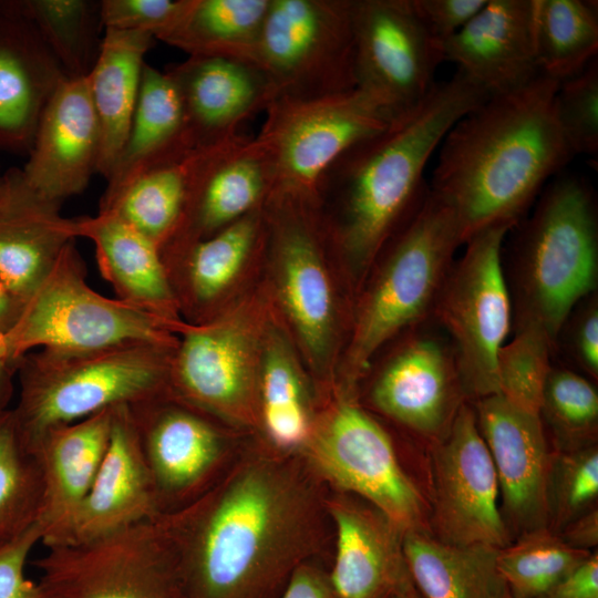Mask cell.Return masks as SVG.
I'll return each mask as SVG.
<instances>
[{"label":"cell","instance_id":"obj_1","mask_svg":"<svg viewBox=\"0 0 598 598\" xmlns=\"http://www.w3.org/2000/svg\"><path fill=\"white\" fill-rule=\"evenodd\" d=\"M320 513L299 465L264 455L155 519L175 554L184 598H275L317 550Z\"/></svg>","mask_w":598,"mask_h":598},{"label":"cell","instance_id":"obj_2","mask_svg":"<svg viewBox=\"0 0 598 598\" xmlns=\"http://www.w3.org/2000/svg\"><path fill=\"white\" fill-rule=\"evenodd\" d=\"M558 86L539 74L488 97L444 136L429 188L453 212L463 245L488 227L516 226L575 156L555 112Z\"/></svg>","mask_w":598,"mask_h":598},{"label":"cell","instance_id":"obj_3","mask_svg":"<svg viewBox=\"0 0 598 598\" xmlns=\"http://www.w3.org/2000/svg\"><path fill=\"white\" fill-rule=\"evenodd\" d=\"M488 97L456 71L326 173L319 187L328 185L339 195L330 236L355 282L363 281L386 243L425 199V168L446 133Z\"/></svg>","mask_w":598,"mask_h":598},{"label":"cell","instance_id":"obj_4","mask_svg":"<svg viewBox=\"0 0 598 598\" xmlns=\"http://www.w3.org/2000/svg\"><path fill=\"white\" fill-rule=\"evenodd\" d=\"M511 244L506 276L513 326L534 323L554 341L570 311L598 286V212L590 186L555 176Z\"/></svg>","mask_w":598,"mask_h":598},{"label":"cell","instance_id":"obj_5","mask_svg":"<svg viewBox=\"0 0 598 598\" xmlns=\"http://www.w3.org/2000/svg\"><path fill=\"white\" fill-rule=\"evenodd\" d=\"M460 246L463 240L453 212L429 188L363 279L368 281L353 309L341 364L349 392L386 344L433 317Z\"/></svg>","mask_w":598,"mask_h":598},{"label":"cell","instance_id":"obj_6","mask_svg":"<svg viewBox=\"0 0 598 598\" xmlns=\"http://www.w3.org/2000/svg\"><path fill=\"white\" fill-rule=\"evenodd\" d=\"M174 349L127 342L83 351L27 353L17 362L18 399L11 408L24 444L29 448L49 429L171 393Z\"/></svg>","mask_w":598,"mask_h":598},{"label":"cell","instance_id":"obj_7","mask_svg":"<svg viewBox=\"0 0 598 598\" xmlns=\"http://www.w3.org/2000/svg\"><path fill=\"white\" fill-rule=\"evenodd\" d=\"M186 322H171L95 291L70 241L20 313L0 336V357L17 367L35 350L83 351L127 342L176 347Z\"/></svg>","mask_w":598,"mask_h":598},{"label":"cell","instance_id":"obj_8","mask_svg":"<svg viewBox=\"0 0 598 598\" xmlns=\"http://www.w3.org/2000/svg\"><path fill=\"white\" fill-rule=\"evenodd\" d=\"M234 59L265 76L271 101L351 90L353 0H270L258 35Z\"/></svg>","mask_w":598,"mask_h":598},{"label":"cell","instance_id":"obj_9","mask_svg":"<svg viewBox=\"0 0 598 598\" xmlns=\"http://www.w3.org/2000/svg\"><path fill=\"white\" fill-rule=\"evenodd\" d=\"M265 113L255 137L272 166L271 193L311 200L317 199L326 173L347 151L398 116L358 86L311 97H278Z\"/></svg>","mask_w":598,"mask_h":598},{"label":"cell","instance_id":"obj_10","mask_svg":"<svg viewBox=\"0 0 598 598\" xmlns=\"http://www.w3.org/2000/svg\"><path fill=\"white\" fill-rule=\"evenodd\" d=\"M501 224L471 236L439 295L433 319L450 338L470 402L498 394L496 360L513 326Z\"/></svg>","mask_w":598,"mask_h":598},{"label":"cell","instance_id":"obj_11","mask_svg":"<svg viewBox=\"0 0 598 598\" xmlns=\"http://www.w3.org/2000/svg\"><path fill=\"white\" fill-rule=\"evenodd\" d=\"M266 328L247 306L220 310L199 324L187 322L171 361V394L210 416L260 424Z\"/></svg>","mask_w":598,"mask_h":598},{"label":"cell","instance_id":"obj_12","mask_svg":"<svg viewBox=\"0 0 598 598\" xmlns=\"http://www.w3.org/2000/svg\"><path fill=\"white\" fill-rule=\"evenodd\" d=\"M302 448L317 474L363 498L403 533L429 532L424 499L401 466L390 435L352 398L336 402L312 425Z\"/></svg>","mask_w":598,"mask_h":598},{"label":"cell","instance_id":"obj_13","mask_svg":"<svg viewBox=\"0 0 598 598\" xmlns=\"http://www.w3.org/2000/svg\"><path fill=\"white\" fill-rule=\"evenodd\" d=\"M33 561L47 598H184L175 554L156 519Z\"/></svg>","mask_w":598,"mask_h":598},{"label":"cell","instance_id":"obj_14","mask_svg":"<svg viewBox=\"0 0 598 598\" xmlns=\"http://www.w3.org/2000/svg\"><path fill=\"white\" fill-rule=\"evenodd\" d=\"M313 205L300 196L271 193L265 217L281 308L308 360L321 371L334 357L340 309L312 219Z\"/></svg>","mask_w":598,"mask_h":598},{"label":"cell","instance_id":"obj_15","mask_svg":"<svg viewBox=\"0 0 598 598\" xmlns=\"http://www.w3.org/2000/svg\"><path fill=\"white\" fill-rule=\"evenodd\" d=\"M391 342L372 375L368 400L378 412L434 443L468 401L455 349L433 317Z\"/></svg>","mask_w":598,"mask_h":598},{"label":"cell","instance_id":"obj_16","mask_svg":"<svg viewBox=\"0 0 598 598\" xmlns=\"http://www.w3.org/2000/svg\"><path fill=\"white\" fill-rule=\"evenodd\" d=\"M433 537L452 545L511 544L498 505L499 486L472 402L458 410L432 448Z\"/></svg>","mask_w":598,"mask_h":598},{"label":"cell","instance_id":"obj_17","mask_svg":"<svg viewBox=\"0 0 598 598\" xmlns=\"http://www.w3.org/2000/svg\"><path fill=\"white\" fill-rule=\"evenodd\" d=\"M353 30L358 87L396 115L425 97L445 61L411 0H353Z\"/></svg>","mask_w":598,"mask_h":598},{"label":"cell","instance_id":"obj_18","mask_svg":"<svg viewBox=\"0 0 598 598\" xmlns=\"http://www.w3.org/2000/svg\"><path fill=\"white\" fill-rule=\"evenodd\" d=\"M130 409L155 485L159 515L188 505L218 480L215 474L225 441L209 414L171 393Z\"/></svg>","mask_w":598,"mask_h":598},{"label":"cell","instance_id":"obj_19","mask_svg":"<svg viewBox=\"0 0 598 598\" xmlns=\"http://www.w3.org/2000/svg\"><path fill=\"white\" fill-rule=\"evenodd\" d=\"M477 426L496 471L502 514L519 534L549 527V452L539 414L525 411L501 394L472 402Z\"/></svg>","mask_w":598,"mask_h":598},{"label":"cell","instance_id":"obj_20","mask_svg":"<svg viewBox=\"0 0 598 598\" xmlns=\"http://www.w3.org/2000/svg\"><path fill=\"white\" fill-rule=\"evenodd\" d=\"M16 172L22 188L37 200L61 207L81 193L97 173L100 127L87 76L66 79L47 105L29 151Z\"/></svg>","mask_w":598,"mask_h":598},{"label":"cell","instance_id":"obj_21","mask_svg":"<svg viewBox=\"0 0 598 598\" xmlns=\"http://www.w3.org/2000/svg\"><path fill=\"white\" fill-rule=\"evenodd\" d=\"M272 189V166L255 136L238 132L205 146L181 224L163 249L216 234L264 206Z\"/></svg>","mask_w":598,"mask_h":598},{"label":"cell","instance_id":"obj_22","mask_svg":"<svg viewBox=\"0 0 598 598\" xmlns=\"http://www.w3.org/2000/svg\"><path fill=\"white\" fill-rule=\"evenodd\" d=\"M537 0H487L457 32L442 42L444 61L489 97L516 91L536 79Z\"/></svg>","mask_w":598,"mask_h":598},{"label":"cell","instance_id":"obj_23","mask_svg":"<svg viewBox=\"0 0 598 598\" xmlns=\"http://www.w3.org/2000/svg\"><path fill=\"white\" fill-rule=\"evenodd\" d=\"M159 515L155 485L130 406L112 410L103 460L64 544H81Z\"/></svg>","mask_w":598,"mask_h":598},{"label":"cell","instance_id":"obj_24","mask_svg":"<svg viewBox=\"0 0 598 598\" xmlns=\"http://www.w3.org/2000/svg\"><path fill=\"white\" fill-rule=\"evenodd\" d=\"M113 409L49 429L29 446L40 471L37 524L47 548L68 538L105 454Z\"/></svg>","mask_w":598,"mask_h":598},{"label":"cell","instance_id":"obj_25","mask_svg":"<svg viewBox=\"0 0 598 598\" xmlns=\"http://www.w3.org/2000/svg\"><path fill=\"white\" fill-rule=\"evenodd\" d=\"M166 72L182 97L195 148L238 133L239 125L272 99L265 76L230 56L192 55Z\"/></svg>","mask_w":598,"mask_h":598},{"label":"cell","instance_id":"obj_26","mask_svg":"<svg viewBox=\"0 0 598 598\" xmlns=\"http://www.w3.org/2000/svg\"><path fill=\"white\" fill-rule=\"evenodd\" d=\"M337 530L330 581L340 598H381L412 582L404 533L370 504L337 496L327 504Z\"/></svg>","mask_w":598,"mask_h":598},{"label":"cell","instance_id":"obj_27","mask_svg":"<svg viewBox=\"0 0 598 598\" xmlns=\"http://www.w3.org/2000/svg\"><path fill=\"white\" fill-rule=\"evenodd\" d=\"M66 79L35 29L0 10V150L30 151L47 105Z\"/></svg>","mask_w":598,"mask_h":598},{"label":"cell","instance_id":"obj_28","mask_svg":"<svg viewBox=\"0 0 598 598\" xmlns=\"http://www.w3.org/2000/svg\"><path fill=\"white\" fill-rule=\"evenodd\" d=\"M75 238L92 241L97 266L115 298L171 322H183L159 248L117 216L73 218Z\"/></svg>","mask_w":598,"mask_h":598},{"label":"cell","instance_id":"obj_29","mask_svg":"<svg viewBox=\"0 0 598 598\" xmlns=\"http://www.w3.org/2000/svg\"><path fill=\"white\" fill-rule=\"evenodd\" d=\"M266 228L265 205L216 234L161 251L179 311L199 324L219 312Z\"/></svg>","mask_w":598,"mask_h":598},{"label":"cell","instance_id":"obj_30","mask_svg":"<svg viewBox=\"0 0 598 598\" xmlns=\"http://www.w3.org/2000/svg\"><path fill=\"white\" fill-rule=\"evenodd\" d=\"M74 239L73 218L28 194L16 172L6 176L0 203V280L21 305Z\"/></svg>","mask_w":598,"mask_h":598},{"label":"cell","instance_id":"obj_31","mask_svg":"<svg viewBox=\"0 0 598 598\" xmlns=\"http://www.w3.org/2000/svg\"><path fill=\"white\" fill-rule=\"evenodd\" d=\"M154 37L104 29L97 58L87 76L100 127L97 173L111 175L126 140L137 103L144 56Z\"/></svg>","mask_w":598,"mask_h":598},{"label":"cell","instance_id":"obj_32","mask_svg":"<svg viewBox=\"0 0 598 598\" xmlns=\"http://www.w3.org/2000/svg\"><path fill=\"white\" fill-rule=\"evenodd\" d=\"M193 150L174 80L166 71L145 63L128 133L103 195L116 192L142 172Z\"/></svg>","mask_w":598,"mask_h":598},{"label":"cell","instance_id":"obj_33","mask_svg":"<svg viewBox=\"0 0 598 598\" xmlns=\"http://www.w3.org/2000/svg\"><path fill=\"white\" fill-rule=\"evenodd\" d=\"M402 547L423 598H501L507 591L496 566L499 548L452 545L424 530L404 533Z\"/></svg>","mask_w":598,"mask_h":598},{"label":"cell","instance_id":"obj_34","mask_svg":"<svg viewBox=\"0 0 598 598\" xmlns=\"http://www.w3.org/2000/svg\"><path fill=\"white\" fill-rule=\"evenodd\" d=\"M204 148L142 172L103 195L99 212L117 216L162 250L181 224Z\"/></svg>","mask_w":598,"mask_h":598},{"label":"cell","instance_id":"obj_35","mask_svg":"<svg viewBox=\"0 0 598 598\" xmlns=\"http://www.w3.org/2000/svg\"><path fill=\"white\" fill-rule=\"evenodd\" d=\"M259 412L274 445L281 450L305 446L313 425L305 379L286 337L272 326H267L262 344Z\"/></svg>","mask_w":598,"mask_h":598},{"label":"cell","instance_id":"obj_36","mask_svg":"<svg viewBox=\"0 0 598 598\" xmlns=\"http://www.w3.org/2000/svg\"><path fill=\"white\" fill-rule=\"evenodd\" d=\"M0 10L28 21L69 79L90 73L100 51L101 33L104 32L100 1H0Z\"/></svg>","mask_w":598,"mask_h":598},{"label":"cell","instance_id":"obj_37","mask_svg":"<svg viewBox=\"0 0 598 598\" xmlns=\"http://www.w3.org/2000/svg\"><path fill=\"white\" fill-rule=\"evenodd\" d=\"M270 0H185L158 40L192 55L234 58L258 35Z\"/></svg>","mask_w":598,"mask_h":598},{"label":"cell","instance_id":"obj_38","mask_svg":"<svg viewBox=\"0 0 598 598\" xmlns=\"http://www.w3.org/2000/svg\"><path fill=\"white\" fill-rule=\"evenodd\" d=\"M535 39L540 74L561 82L580 73L597 59V1L537 0Z\"/></svg>","mask_w":598,"mask_h":598},{"label":"cell","instance_id":"obj_39","mask_svg":"<svg viewBox=\"0 0 598 598\" xmlns=\"http://www.w3.org/2000/svg\"><path fill=\"white\" fill-rule=\"evenodd\" d=\"M591 554L569 546L551 528L544 527L499 548L496 566L513 598H542Z\"/></svg>","mask_w":598,"mask_h":598},{"label":"cell","instance_id":"obj_40","mask_svg":"<svg viewBox=\"0 0 598 598\" xmlns=\"http://www.w3.org/2000/svg\"><path fill=\"white\" fill-rule=\"evenodd\" d=\"M40 501L38 463L24 444L10 409L0 416V540L35 525Z\"/></svg>","mask_w":598,"mask_h":598},{"label":"cell","instance_id":"obj_41","mask_svg":"<svg viewBox=\"0 0 598 598\" xmlns=\"http://www.w3.org/2000/svg\"><path fill=\"white\" fill-rule=\"evenodd\" d=\"M564 450L594 444L598 430V393L585 375L566 367L551 365L539 409Z\"/></svg>","mask_w":598,"mask_h":598},{"label":"cell","instance_id":"obj_42","mask_svg":"<svg viewBox=\"0 0 598 598\" xmlns=\"http://www.w3.org/2000/svg\"><path fill=\"white\" fill-rule=\"evenodd\" d=\"M513 329V339L497 354L498 394L525 411L539 414L555 344L537 324H516Z\"/></svg>","mask_w":598,"mask_h":598},{"label":"cell","instance_id":"obj_43","mask_svg":"<svg viewBox=\"0 0 598 598\" xmlns=\"http://www.w3.org/2000/svg\"><path fill=\"white\" fill-rule=\"evenodd\" d=\"M598 496V450L595 444L554 453L549 484V525L563 528L591 508Z\"/></svg>","mask_w":598,"mask_h":598},{"label":"cell","instance_id":"obj_44","mask_svg":"<svg viewBox=\"0 0 598 598\" xmlns=\"http://www.w3.org/2000/svg\"><path fill=\"white\" fill-rule=\"evenodd\" d=\"M555 112L574 155L598 156V59L559 82Z\"/></svg>","mask_w":598,"mask_h":598},{"label":"cell","instance_id":"obj_45","mask_svg":"<svg viewBox=\"0 0 598 598\" xmlns=\"http://www.w3.org/2000/svg\"><path fill=\"white\" fill-rule=\"evenodd\" d=\"M185 0H102L103 29L148 33L159 39L175 23Z\"/></svg>","mask_w":598,"mask_h":598},{"label":"cell","instance_id":"obj_46","mask_svg":"<svg viewBox=\"0 0 598 598\" xmlns=\"http://www.w3.org/2000/svg\"><path fill=\"white\" fill-rule=\"evenodd\" d=\"M566 357L589 378H598V295L584 298L570 311L555 340ZM554 349V353H555Z\"/></svg>","mask_w":598,"mask_h":598},{"label":"cell","instance_id":"obj_47","mask_svg":"<svg viewBox=\"0 0 598 598\" xmlns=\"http://www.w3.org/2000/svg\"><path fill=\"white\" fill-rule=\"evenodd\" d=\"M41 543L38 524L0 540V598H47L41 585L25 576V565L34 546Z\"/></svg>","mask_w":598,"mask_h":598},{"label":"cell","instance_id":"obj_48","mask_svg":"<svg viewBox=\"0 0 598 598\" xmlns=\"http://www.w3.org/2000/svg\"><path fill=\"white\" fill-rule=\"evenodd\" d=\"M487 0H411L412 6L440 41H444L462 29L486 3Z\"/></svg>","mask_w":598,"mask_h":598},{"label":"cell","instance_id":"obj_49","mask_svg":"<svg viewBox=\"0 0 598 598\" xmlns=\"http://www.w3.org/2000/svg\"><path fill=\"white\" fill-rule=\"evenodd\" d=\"M278 598H340L329 574L308 564H300L290 575Z\"/></svg>","mask_w":598,"mask_h":598},{"label":"cell","instance_id":"obj_50","mask_svg":"<svg viewBox=\"0 0 598 598\" xmlns=\"http://www.w3.org/2000/svg\"><path fill=\"white\" fill-rule=\"evenodd\" d=\"M542 598H598L597 551Z\"/></svg>","mask_w":598,"mask_h":598},{"label":"cell","instance_id":"obj_51","mask_svg":"<svg viewBox=\"0 0 598 598\" xmlns=\"http://www.w3.org/2000/svg\"><path fill=\"white\" fill-rule=\"evenodd\" d=\"M561 539L569 546L578 549L590 550L598 543V511L595 507L565 525Z\"/></svg>","mask_w":598,"mask_h":598},{"label":"cell","instance_id":"obj_52","mask_svg":"<svg viewBox=\"0 0 598 598\" xmlns=\"http://www.w3.org/2000/svg\"><path fill=\"white\" fill-rule=\"evenodd\" d=\"M21 310V302L6 288L0 280V336L14 324Z\"/></svg>","mask_w":598,"mask_h":598},{"label":"cell","instance_id":"obj_53","mask_svg":"<svg viewBox=\"0 0 598 598\" xmlns=\"http://www.w3.org/2000/svg\"><path fill=\"white\" fill-rule=\"evenodd\" d=\"M17 367L0 357V416L9 411L14 394Z\"/></svg>","mask_w":598,"mask_h":598},{"label":"cell","instance_id":"obj_54","mask_svg":"<svg viewBox=\"0 0 598 598\" xmlns=\"http://www.w3.org/2000/svg\"><path fill=\"white\" fill-rule=\"evenodd\" d=\"M390 598H423V597L419 594V591L416 590L412 581L411 584L406 585L399 591L391 595Z\"/></svg>","mask_w":598,"mask_h":598},{"label":"cell","instance_id":"obj_55","mask_svg":"<svg viewBox=\"0 0 598 598\" xmlns=\"http://www.w3.org/2000/svg\"><path fill=\"white\" fill-rule=\"evenodd\" d=\"M6 187V177L0 176V195L3 193Z\"/></svg>","mask_w":598,"mask_h":598},{"label":"cell","instance_id":"obj_56","mask_svg":"<svg viewBox=\"0 0 598 598\" xmlns=\"http://www.w3.org/2000/svg\"><path fill=\"white\" fill-rule=\"evenodd\" d=\"M501 598H513V597L509 595V592L507 590Z\"/></svg>","mask_w":598,"mask_h":598},{"label":"cell","instance_id":"obj_57","mask_svg":"<svg viewBox=\"0 0 598 598\" xmlns=\"http://www.w3.org/2000/svg\"><path fill=\"white\" fill-rule=\"evenodd\" d=\"M4 189H6V187H4ZM3 193H4V190H3ZM3 193L0 195V203H1V199H2V196H3Z\"/></svg>","mask_w":598,"mask_h":598},{"label":"cell","instance_id":"obj_58","mask_svg":"<svg viewBox=\"0 0 598 598\" xmlns=\"http://www.w3.org/2000/svg\"><path fill=\"white\" fill-rule=\"evenodd\" d=\"M391 596H385V597H381V598H390Z\"/></svg>","mask_w":598,"mask_h":598}]
</instances>
